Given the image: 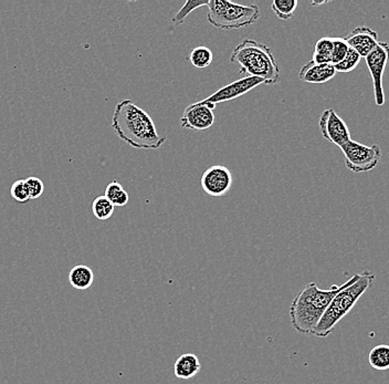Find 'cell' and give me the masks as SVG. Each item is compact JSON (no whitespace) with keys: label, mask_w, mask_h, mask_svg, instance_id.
Returning <instances> with one entry per match:
<instances>
[{"label":"cell","mask_w":389,"mask_h":384,"mask_svg":"<svg viewBox=\"0 0 389 384\" xmlns=\"http://www.w3.org/2000/svg\"><path fill=\"white\" fill-rule=\"evenodd\" d=\"M325 1H321V3H317V1H313V3H311L312 6H319V5H324Z\"/></svg>","instance_id":"cell-27"},{"label":"cell","mask_w":389,"mask_h":384,"mask_svg":"<svg viewBox=\"0 0 389 384\" xmlns=\"http://www.w3.org/2000/svg\"><path fill=\"white\" fill-rule=\"evenodd\" d=\"M298 0H274L271 8L274 15L281 20H289L298 8Z\"/></svg>","instance_id":"cell-20"},{"label":"cell","mask_w":389,"mask_h":384,"mask_svg":"<svg viewBox=\"0 0 389 384\" xmlns=\"http://www.w3.org/2000/svg\"><path fill=\"white\" fill-rule=\"evenodd\" d=\"M375 278V275L372 272H363L353 285L340 291L333 300L331 301L330 306L312 335L317 338H326L330 336L335 329L336 325L354 308L358 299L372 287Z\"/></svg>","instance_id":"cell-4"},{"label":"cell","mask_w":389,"mask_h":384,"mask_svg":"<svg viewBox=\"0 0 389 384\" xmlns=\"http://www.w3.org/2000/svg\"><path fill=\"white\" fill-rule=\"evenodd\" d=\"M366 66L371 73L373 80L374 97L375 105L383 107L385 105L384 88H383V77L385 69L389 62V45L387 43H379L371 54L365 58Z\"/></svg>","instance_id":"cell-7"},{"label":"cell","mask_w":389,"mask_h":384,"mask_svg":"<svg viewBox=\"0 0 389 384\" xmlns=\"http://www.w3.org/2000/svg\"><path fill=\"white\" fill-rule=\"evenodd\" d=\"M188 60L193 67L198 68V69H205V68L209 67L212 65V60H214V54L207 47H197L191 52V54L188 56Z\"/></svg>","instance_id":"cell-19"},{"label":"cell","mask_w":389,"mask_h":384,"mask_svg":"<svg viewBox=\"0 0 389 384\" xmlns=\"http://www.w3.org/2000/svg\"><path fill=\"white\" fill-rule=\"evenodd\" d=\"M27 185L29 199H37L42 195L45 192V184L39 178H27L24 180Z\"/></svg>","instance_id":"cell-26"},{"label":"cell","mask_w":389,"mask_h":384,"mask_svg":"<svg viewBox=\"0 0 389 384\" xmlns=\"http://www.w3.org/2000/svg\"><path fill=\"white\" fill-rule=\"evenodd\" d=\"M360 274H355L343 285H333L322 291L315 282H310L293 299L290 307L291 323L294 330L302 335H312L315 327L330 306L331 301L340 291L353 285Z\"/></svg>","instance_id":"cell-2"},{"label":"cell","mask_w":389,"mask_h":384,"mask_svg":"<svg viewBox=\"0 0 389 384\" xmlns=\"http://www.w3.org/2000/svg\"><path fill=\"white\" fill-rule=\"evenodd\" d=\"M104 197L112 203L114 206H125L129 203V194L124 190L123 186L118 181H113L105 188Z\"/></svg>","instance_id":"cell-18"},{"label":"cell","mask_w":389,"mask_h":384,"mask_svg":"<svg viewBox=\"0 0 389 384\" xmlns=\"http://www.w3.org/2000/svg\"><path fill=\"white\" fill-rule=\"evenodd\" d=\"M230 61L240 66V73L262 79L264 84L273 86L281 79L271 49L253 39L242 40L231 54Z\"/></svg>","instance_id":"cell-3"},{"label":"cell","mask_w":389,"mask_h":384,"mask_svg":"<svg viewBox=\"0 0 389 384\" xmlns=\"http://www.w3.org/2000/svg\"><path fill=\"white\" fill-rule=\"evenodd\" d=\"M360 59L362 58H360V54L354 52L353 49L349 48L345 58L340 63L334 66V68H335L336 72H351V71L356 69L357 66L360 65Z\"/></svg>","instance_id":"cell-23"},{"label":"cell","mask_w":389,"mask_h":384,"mask_svg":"<svg viewBox=\"0 0 389 384\" xmlns=\"http://www.w3.org/2000/svg\"><path fill=\"white\" fill-rule=\"evenodd\" d=\"M332 52H333V38H321L315 43V54H313L312 61H315V63H319V65L331 63V61H332Z\"/></svg>","instance_id":"cell-17"},{"label":"cell","mask_w":389,"mask_h":384,"mask_svg":"<svg viewBox=\"0 0 389 384\" xmlns=\"http://www.w3.org/2000/svg\"><path fill=\"white\" fill-rule=\"evenodd\" d=\"M180 125L191 131H205L210 129L215 123V113L209 105H203L200 101L186 108L180 118Z\"/></svg>","instance_id":"cell-11"},{"label":"cell","mask_w":389,"mask_h":384,"mask_svg":"<svg viewBox=\"0 0 389 384\" xmlns=\"http://www.w3.org/2000/svg\"><path fill=\"white\" fill-rule=\"evenodd\" d=\"M114 208L116 206L104 195L97 197L92 203V212L99 220H108L112 217Z\"/></svg>","instance_id":"cell-21"},{"label":"cell","mask_w":389,"mask_h":384,"mask_svg":"<svg viewBox=\"0 0 389 384\" xmlns=\"http://www.w3.org/2000/svg\"><path fill=\"white\" fill-rule=\"evenodd\" d=\"M345 158V164L349 171L364 173L372 171L379 165L381 151L379 146H365L349 140L341 148Z\"/></svg>","instance_id":"cell-6"},{"label":"cell","mask_w":389,"mask_h":384,"mask_svg":"<svg viewBox=\"0 0 389 384\" xmlns=\"http://www.w3.org/2000/svg\"><path fill=\"white\" fill-rule=\"evenodd\" d=\"M11 197L19 203H26L29 201L27 185L24 180H18L15 182L10 188Z\"/></svg>","instance_id":"cell-25"},{"label":"cell","mask_w":389,"mask_h":384,"mask_svg":"<svg viewBox=\"0 0 389 384\" xmlns=\"http://www.w3.org/2000/svg\"><path fill=\"white\" fill-rule=\"evenodd\" d=\"M208 3H209V0H204V1H200V0H187V1L184 3L182 9L177 11V14L173 17V24H174L175 26H180V24H184L188 15L191 14L193 10L200 8V7L208 6Z\"/></svg>","instance_id":"cell-22"},{"label":"cell","mask_w":389,"mask_h":384,"mask_svg":"<svg viewBox=\"0 0 389 384\" xmlns=\"http://www.w3.org/2000/svg\"><path fill=\"white\" fill-rule=\"evenodd\" d=\"M202 363L193 353H184L178 358L174 366L176 378L182 380L191 379L200 372Z\"/></svg>","instance_id":"cell-14"},{"label":"cell","mask_w":389,"mask_h":384,"mask_svg":"<svg viewBox=\"0 0 389 384\" xmlns=\"http://www.w3.org/2000/svg\"><path fill=\"white\" fill-rule=\"evenodd\" d=\"M349 50V47L347 45V40H345V38H333V52H332V61H331V63L333 66L340 63L345 58Z\"/></svg>","instance_id":"cell-24"},{"label":"cell","mask_w":389,"mask_h":384,"mask_svg":"<svg viewBox=\"0 0 389 384\" xmlns=\"http://www.w3.org/2000/svg\"><path fill=\"white\" fill-rule=\"evenodd\" d=\"M94 282V272L89 266L77 265L69 272V282L78 291H86L92 287Z\"/></svg>","instance_id":"cell-15"},{"label":"cell","mask_w":389,"mask_h":384,"mask_svg":"<svg viewBox=\"0 0 389 384\" xmlns=\"http://www.w3.org/2000/svg\"><path fill=\"white\" fill-rule=\"evenodd\" d=\"M112 128L120 139L137 150H157L166 142L156 130L153 118L132 100L116 105Z\"/></svg>","instance_id":"cell-1"},{"label":"cell","mask_w":389,"mask_h":384,"mask_svg":"<svg viewBox=\"0 0 389 384\" xmlns=\"http://www.w3.org/2000/svg\"><path fill=\"white\" fill-rule=\"evenodd\" d=\"M234 183L232 174L223 165H212L203 173L200 178L203 191L212 197H225Z\"/></svg>","instance_id":"cell-10"},{"label":"cell","mask_w":389,"mask_h":384,"mask_svg":"<svg viewBox=\"0 0 389 384\" xmlns=\"http://www.w3.org/2000/svg\"><path fill=\"white\" fill-rule=\"evenodd\" d=\"M319 127L322 137L338 148H342L351 140V132L347 124L333 109L323 111L319 116Z\"/></svg>","instance_id":"cell-9"},{"label":"cell","mask_w":389,"mask_h":384,"mask_svg":"<svg viewBox=\"0 0 389 384\" xmlns=\"http://www.w3.org/2000/svg\"><path fill=\"white\" fill-rule=\"evenodd\" d=\"M262 84H264L262 79L246 77V78L239 79V80L234 81V82L223 86L200 102L203 105H209L210 108L215 110L216 105L219 103L228 102L231 100L242 97Z\"/></svg>","instance_id":"cell-8"},{"label":"cell","mask_w":389,"mask_h":384,"mask_svg":"<svg viewBox=\"0 0 389 384\" xmlns=\"http://www.w3.org/2000/svg\"><path fill=\"white\" fill-rule=\"evenodd\" d=\"M349 48L360 54V58H366L379 45V35L373 29L366 26H360L345 38Z\"/></svg>","instance_id":"cell-12"},{"label":"cell","mask_w":389,"mask_h":384,"mask_svg":"<svg viewBox=\"0 0 389 384\" xmlns=\"http://www.w3.org/2000/svg\"><path fill=\"white\" fill-rule=\"evenodd\" d=\"M336 73L338 72L333 65H331V63L319 65L311 60L301 68L299 79L306 84H322L332 80Z\"/></svg>","instance_id":"cell-13"},{"label":"cell","mask_w":389,"mask_h":384,"mask_svg":"<svg viewBox=\"0 0 389 384\" xmlns=\"http://www.w3.org/2000/svg\"><path fill=\"white\" fill-rule=\"evenodd\" d=\"M368 363L377 371L389 370V346L379 344L368 353Z\"/></svg>","instance_id":"cell-16"},{"label":"cell","mask_w":389,"mask_h":384,"mask_svg":"<svg viewBox=\"0 0 389 384\" xmlns=\"http://www.w3.org/2000/svg\"><path fill=\"white\" fill-rule=\"evenodd\" d=\"M207 20L221 30L248 27L258 22L261 11L257 5H240L227 0H209Z\"/></svg>","instance_id":"cell-5"}]
</instances>
